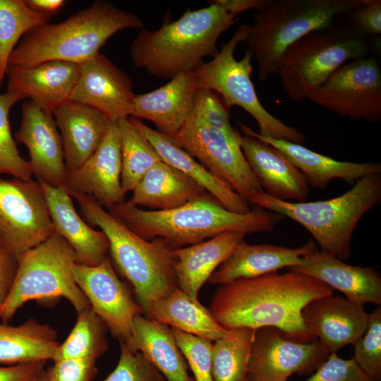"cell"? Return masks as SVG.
Here are the masks:
<instances>
[{"mask_svg": "<svg viewBox=\"0 0 381 381\" xmlns=\"http://www.w3.org/2000/svg\"><path fill=\"white\" fill-rule=\"evenodd\" d=\"M333 295L325 283L300 272H273L221 285L209 310L226 329L271 326L300 342L317 339L305 325L301 312L310 302Z\"/></svg>", "mask_w": 381, "mask_h": 381, "instance_id": "cell-1", "label": "cell"}, {"mask_svg": "<svg viewBox=\"0 0 381 381\" xmlns=\"http://www.w3.org/2000/svg\"><path fill=\"white\" fill-rule=\"evenodd\" d=\"M108 212L144 239L161 238L173 250L197 244L226 231L270 232L284 217L262 209L235 213L210 194L168 210H146L124 201Z\"/></svg>", "mask_w": 381, "mask_h": 381, "instance_id": "cell-2", "label": "cell"}, {"mask_svg": "<svg viewBox=\"0 0 381 381\" xmlns=\"http://www.w3.org/2000/svg\"><path fill=\"white\" fill-rule=\"evenodd\" d=\"M210 2L199 9L188 8L179 18L166 20L157 30H140L130 46L134 66L171 80L193 71L205 57L214 56L219 50L218 39L239 18Z\"/></svg>", "mask_w": 381, "mask_h": 381, "instance_id": "cell-3", "label": "cell"}, {"mask_svg": "<svg viewBox=\"0 0 381 381\" xmlns=\"http://www.w3.org/2000/svg\"><path fill=\"white\" fill-rule=\"evenodd\" d=\"M131 28L144 29L136 14L98 0L61 23H48L26 33L8 66H32L49 61L81 65L98 54L111 36Z\"/></svg>", "mask_w": 381, "mask_h": 381, "instance_id": "cell-4", "label": "cell"}, {"mask_svg": "<svg viewBox=\"0 0 381 381\" xmlns=\"http://www.w3.org/2000/svg\"><path fill=\"white\" fill-rule=\"evenodd\" d=\"M91 226L109 242V252L119 272L133 286L135 301L147 317L152 306L179 288L173 249L162 239L147 241L133 232L88 195L70 193Z\"/></svg>", "mask_w": 381, "mask_h": 381, "instance_id": "cell-5", "label": "cell"}, {"mask_svg": "<svg viewBox=\"0 0 381 381\" xmlns=\"http://www.w3.org/2000/svg\"><path fill=\"white\" fill-rule=\"evenodd\" d=\"M248 201L298 222L311 234L321 251L345 261L351 257L358 223L381 202V173L361 178L348 191L329 200L283 201L262 190Z\"/></svg>", "mask_w": 381, "mask_h": 381, "instance_id": "cell-6", "label": "cell"}, {"mask_svg": "<svg viewBox=\"0 0 381 381\" xmlns=\"http://www.w3.org/2000/svg\"><path fill=\"white\" fill-rule=\"evenodd\" d=\"M370 0H270L254 16L246 40L257 64L258 78L266 81L277 72L284 52L311 32L329 28L340 15Z\"/></svg>", "mask_w": 381, "mask_h": 381, "instance_id": "cell-7", "label": "cell"}, {"mask_svg": "<svg viewBox=\"0 0 381 381\" xmlns=\"http://www.w3.org/2000/svg\"><path fill=\"white\" fill-rule=\"evenodd\" d=\"M75 253L56 232L44 242L18 258V268L10 293L0 307V322L8 324L25 303L44 304L66 298L77 313L90 308L77 285L73 267Z\"/></svg>", "mask_w": 381, "mask_h": 381, "instance_id": "cell-8", "label": "cell"}, {"mask_svg": "<svg viewBox=\"0 0 381 381\" xmlns=\"http://www.w3.org/2000/svg\"><path fill=\"white\" fill-rule=\"evenodd\" d=\"M369 52L368 36L348 19L311 32L290 46L280 59L277 73L289 97L302 101L347 61L368 56Z\"/></svg>", "mask_w": 381, "mask_h": 381, "instance_id": "cell-9", "label": "cell"}, {"mask_svg": "<svg viewBox=\"0 0 381 381\" xmlns=\"http://www.w3.org/2000/svg\"><path fill=\"white\" fill-rule=\"evenodd\" d=\"M249 31V25H241L212 60L201 62L193 71L197 83L219 95L227 109L238 106L247 111L256 121L259 135L302 144L305 135L272 115L260 102L251 80V53L246 50L238 61L234 57L237 45L246 41Z\"/></svg>", "mask_w": 381, "mask_h": 381, "instance_id": "cell-10", "label": "cell"}, {"mask_svg": "<svg viewBox=\"0 0 381 381\" xmlns=\"http://www.w3.org/2000/svg\"><path fill=\"white\" fill-rule=\"evenodd\" d=\"M239 132L230 135L190 114L183 126L170 137L214 176L248 200L263 190L239 145Z\"/></svg>", "mask_w": 381, "mask_h": 381, "instance_id": "cell-11", "label": "cell"}, {"mask_svg": "<svg viewBox=\"0 0 381 381\" xmlns=\"http://www.w3.org/2000/svg\"><path fill=\"white\" fill-rule=\"evenodd\" d=\"M54 233L39 181L0 177V243L18 258Z\"/></svg>", "mask_w": 381, "mask_h": 381, "instance_id": "cell-12", "label": "cell"}, {"mask_svg": "<svg viewBox=\"0 0 381 381\" xmlns=\"http://www.w3.org/2000/svg\"><path fill=\"white\" fill-rule=\"evenodd\" d=\"M306 99L342 117L381 120V70L373 56L351 60L337 68Z\"/></svg>", "mask_w": 381, "mask_h": 381, "instance_id": "cell-13", "label": "cell"}, {"mask_svg": "<svg viewBox=\"0 0 381 381\" xmlns=\"http://www.w3.org/2000/svg\"><path fill=\"white\" fill-rule=\"evenodd\" d=\"M329 352L318 339L300 342L271 326L255 329L247 381H287L294 373L308 375L328 358Z\"/></svg>", "mask_w": 381, "mask_h": 381, "instance_id": "cell-14", "label": "cell"}, {"mask_svg": "<svg viewBox=\"0 0 381 381\" xmlns=\"http://www.w3.org/2000/svg\"><path fill=\"white\" fill-rule=\"evenodd\" d=\"M75 281L91 309L102 320L113 336L127 343L134 318L143 314L128 286L118 277L107 255L96 266L75 263Z\"/></svg>", "mask_w": 381, "mask_h": 381, "instance_id": "cell-15", "label": "cell"}, {"mask_svg": "<svg viewBox=\"0 0 381 381\" xmlns=\"http://www.w3.org/2000/svg\"><path fill=\"white\" fill-rule=\"evenodd\" d=\"M135 96L130 77L99 52L80 65L69 100L91 107L117 122L131 116Z\"/></svg>", "mask_w": 381, "mask_h": 381, "instance_id": "cell-16", "label": "cell"}, {"mask_svg": "<svg viewBox=\"0 0 381 381\" xmlns=\"http://www.w3.org/2000/svg\"><path fill=\"white\" fill-rule=\"evenodd\" d=\"M15 138L27 147L28 162L37 181L66 188L67 171L63 145L52 114L31 100L25 102Z\"/></svg>", "mask_w": 381, "mask_h": 381, "instance_id": "cell-17", "label": "cell"}, {"mask_svg": "<svg viewBox=\"0 0 381 381\" xmlns=\"http://www.w3.org/2000/svg\"><path fill=\"white\" fill-rule=\"evenodd\" d=\"M121 139L117 122L112 121L99 147L80 167L67 173L68 193L93 197L109 210L124 202L121 185Z\"/></svg>", "mask_w": 381, "mask_h": 381, "instance_id": "cell-18", "label": "cell"}, {"mask_svg": "<svg viewBox=\"0 0 381 381\" xmlns=\"http://www.w3.org/2000/svg\"><path fill=\"white\" fill-rule=\"evenodd\" d=\"M301 315L308 330L329 353L353 344L363 335L369 322L363 305L341 296L314 300L303 308Z\"/></svg>", "mask_w": 381, "mask_h": 381, "instance_id": "cell-19", "label": "cell"}, {"mask_svg": "<svg viewBox=\"0 0 381 381\" xmlns=\"http://www.w3.org/2000/svg\"><path fill=\"white\" fill-rule=\"evenodd\" d=\"M80 65L49 61L32 66H8L6 92L29 98L52 114L69 100L79 76Z\"/></svg>", "mask_w": 381, "mask_h": 381, "instance_id": "cell-20", "label": "cell"}, {"mask_svg": "<svg viewBox=\"0 0 381 381\" xmlns=\"http://www.w3.org/2000/svg\"><path fill=\"white\" fill-rule=\"evenodd\" d=\"M239 145L265 193L283 201L307 199L310 188L306 177L277 149L248 133L240 135Z\"/></svg>", "mask_w": 381, "mask_h": 381, "instance_id": "cell-21", "label": "cell"}, {"mask_svg": "<svg viewBox=\"0 0 381 381\" xmlns=\"http://www.w3.org/2000/svg\"><path fill=\"white\" fill-rule=\"evenodd\" d=\"M287 269L318 279L340 291L353 303L381 304V277L373 267L351 265L316 250L301 257L299 264Z\"/></svg>", "mask_w": 381, "mask_h": 381, "instance_id": "cell-22", "label": "cell"}, {"mask_svg": "<svg viewBox=\"0 0 381 381\" xmlns=\"http://www.w3.org/2000/svg\"><path fill=\"white\" fill-rule=\"evenodd\" d=\"M39 183L44 193L54 231L72 247L77 263L86 266L100 264L109 250L105 234L95 230L80 216L65 188Z\"/></svg>", "mask_w": 381, "mask_h": 381, "instance_id": "cell-23", "label": "cell"}, {"mask_svg": "<svg viewBox=\"0 0 381 381\" xmlns=\"http://www.w3.org/2000/svg\"><path fill=\"white\" fill-rule=\"evenodd\" d=\"M199 87L193 71L182 73L156 90L135 95L131 116L149 120L171 137L190 115Z\"/></svg>", "mask_w": 381, "mask_h": 381, "instance_id": "cell-24", "label": "cell"}, {"mask_svg": "<svg viewBox=\"0 0 381 381\" xmlns=\"http://www.w3.org/2000/svg\"><path fill=\"white\" fill-rule=\"evenodd\" d=\"M317 250L313 241L293 248L272 244L251 245L241 240L231 255L211 274L207 282L223 285L239 279L257 277L299 264L301 257Z\"/></svg>", "mask_w": 381, "mask_h": 381, "instance_id": "cell-25", "label": "cell"}, {"mask_svg": "<svg viewBox=\"0 0 381 381\" xmlns=\"http://www.w3.org/2000/svg\"><path fill=\"white\" fill-rule=\"evenodd\" d=\"M52 116L61 133L67 173L93 155L112 122L99 111L71 100L56 108Z\"/></svg>", "mask_w": 381, "mask_h": 381, "instance_id": "cell-26", "label": "cell"}, {"mask_svg": "<svg viewBox=\"0 0 381 381\" xmlns=\"http://www.w3.org/2000/svg\"><path fill=\"white\" fill-rule=\"evenodd\" d=\"M244 133L250 134L277 149L306 177L313 187L325 188L336 179L352 183L371 174L381 173L379 162H352L338 161L315 152L301 144L270 137H262L247 126L240 123Z\"/></svg>", "mask_w": 381, "mask_h": 381, "instance_id": "cell-27", "label": "cell"}, {"mask_svg": "<svg viewBox=\"0 0 381 381\" xmlns=\"http://www.w3.org/2000/svg\"><path fill=\"white\" fill-rule=\"evenodd\" d=\"M128 118L153 145L164 162L194 180L229 211L238 214H246L252 211L248 200L226 182L210 173L171 138L150 128L138 119L133 116Z\"/></svg>", "mask_w": 381, "mask_h": 381, "instance_id": "cell-28", "label": "cell"}, {"mask_svg": "<svg viewBox=\"0 0 381 381\" xmlns=\"http://www.w3.org/2000/svg\"><path fill=\"white\" fill-rule=\"evenodd\" d=\"M246 235L243 231H226L197 244L173 250L179 288L198 299L203 284Z\"/></svg>", "mask_w": 381, "mask_h": 381, "instance_id": "cell-29", "label": "cell"}, {"mask_svg": "<svg viewBox=\"0 0 381 381\" xmlns=\"http://www.w3.org/2000/svg\"><path fill=\"white\" fill-rule=\"evenodd\" d=\"M127 202L150 210H168L210 194L183 172L161 161L148 170Z\"/></svg>", "mask_w": 381, "mask_h": 381, "instance_id": "cell-30", "label": "cell"}, {"mask_svg": "<svg viewBox=\"0 0 381 381\" xmlns=\"http://www.w3.org/2000/svg\"><path fill=\"white\" fill-rule=\"evenodd\" d=\"M126 346L139 351L163 375L165 381H194L188 365L179 348L171 327L137 315L133 322Z\"/></svg>", "mask_w": 381, "mask_h": 381, "instance_id": "cell-31", "label": "cell"}, {"mask_svg": "<svg viewBox=\"0 0 381 381\" xmlns=\"http://www.w3.org/2000/svg\"><path fill=\"white\" fill-rule=\"evenodd\" d=\"M56 338L52 326L32 318L18 326L0 322V363L53 361L60 344Z\"/></svg>", "mask_w": 381, "mask_h": 381, "instance_id": "cell-32", "label": "cell"}, {"mask_svg": "<svg viewBox=\"0 0 381 381\" xmlns=\"http://www.w3.org/2000/svg\"><path fill=\"white\" fill-rule=\"evenodd\" d=\"M146 318L212 341L229 333L209 309L179 288L157 301Z\"/></svg>", "mask_w": 381, "mask_h": 381, "instance_id": "cell-33", "label": "cell"}, {"mask_svg": "<svg viewBox=\"0 0 381 381\" xmlns=\"http://www.w3.org/2000/svg\"><path fill=\"white\" fill-rule=\"evenodd\" d=\"M255 329L236 327L214 341L212 354L214 381H247L248 363Z\"/></svg>", "mask_w": 381, "mask_h": 381, "instance_id": "cell-34", "label": "cell"}, {"mask_svg": "<svg viewBox=\"0 0 381 381\" xmlns=\"http://www.w3.org/2000/svg\"><path fill=\"white\" fill-rule=\"evenodd\" d=\"M117 125L121 139V185L126 194L132 191L148 170L162 160L153 145L128 117L119 120Z\"/></svg>", "mask_w": 381, "mask_h": 381, "instance_id": "cell-35", "label": "cell"}, {"mask_svg": "<svg viewBox=\"0 0 381 381\" xmlns=\"http://www.w3.org/2000/svg\"><path fill=\"white\" fill-rule=\"evenodd\" d=\"M51 16L31 9L25 0H0V86L20 37L49 22Z\"/></svg>", "mask_w": 381, "mask_h": 381, "instance_id": "cell-36", "label": "cell"}, {"mask_svg": "<svg viewBox=\"0 0 381 381\" xmlns=\"http://www.w3.org/2000/svg\"><path fill=\"white\" fill-rule=\"evenodd\" d=\"M78 313L76 322L64 341L59 344L54 361L65 358L97 360L107 350V327L91 309Z\"/></svg>", "mask_w": 381, "mask_h": 381, "instance_id": "cell-37", "label": "cell"}, {"mask_svg": "<svg viewBox=\"0 0 381 381\" xmlns=\"http://www.w3.org/2000/svg\"><path fill=\"white\" fill-rule=\"evenodd\" d=\"M22 95L0 93V176L8 174L23 180L32 179L33 173L28 161L23 159L17 148L11 133L9 112Z\"/></svg>", "mask_w": 381, "mask_h": 381, "instance_id": "cell-38", "label": "cell"}, {"mask_svg": "<svg viewBox=\"0 0 381 381\" xmlns=\"http://www.w3.org/2000/svg\"><path fill=\"white\" fill-rule=\"evenodd\" d=\"M353 359L374 381L381 380V308L369 314L368 326L353 344Z\"/></svg>", "mask_w": 381, "mask_h": 381, "instance_id": "cell-39", "label": "cell"}, {"mask_svg": "<svg viewBox=\"0 0 381 381\" xmlns=\"http://www.w3.org/2000/svg\"><path fill=\"white\" fill-rule=\"evenodd\" d=\"M171 329L195 381H214L212 376V341L174 327Z\"/></svg>", "mask_w": 381, "mask_h": 381, "instance_id": "cell-40", "label": "cell"}, {"mask_svg": "<svg viewBox=\"0 0 381 381\" xmlns=\"http://www.w3.org/2000/svg\"><path fill=\"white\" fill-rule=\"evenodd\" d=\"M120 346L118 364L104 381H165L163 375L142 353L130 350L122 341Z\"/></svg>", "mask_w": 381, "mask_h": 381, "instance_id": "cell-41", "label": "cell"}, {"mask_svg": "<svg viewBox=\"0 0 381 381\" xmlns=\"http://www.w3.org/2000/svg\"><path fill=\"white\" fill-rule=\"evenodd\" d=\"M191 114L230 135H235L238 133L231 124L229 109L222 100L209 90L199 87L194 98Z\"/></svg>", "mask_w": 381, "mask_h": 381, "instance_id": "cell-42", "label": "cell"}, {"mask_svg": "<svg viewBox=\"0 0 381 381\" xmlns=\"http://www.w3.org/2000/svg\"><path fill=\"white\" fill-rule=\"evenodd\" d=\"M306 381H374L353 358L344 359L336 352L330 353L326 361Z\"/></svg>", "mask_w": 381, "mask_h": 381, "instance_id": "cell-43", "label": "cell"}, {"mask_svg": "<svg viewBox=\"0 0 381 381\" xmlns=\"http://www.w3.org/2000/svg\"><path fill=\"white\" fill-rule=\"evenodd\" d=\"M93 358H65L54 361L45 370L48 381H92L97 369Z\"/></svg>", "mask_w": 381, "mask_h": 381, "instance_id": "cell-44", "label": "cell"}, {"mask_svg": "<svg viewBox=\"0 0 381 381\" xmlns=\"http://www.w3.org/2000/svg\"><path fill=\"white\" fill-rule=\"evenodd\" d=\"M349 21L365 35L381 33V1L370 0L367 4L347 13Z\"/></svg>", "mask_w": 381, "mask_h": 381, "instance_id": "cell-45", "label": "cell"}, {"mask_svg": "<svg viewBox=\"0 0 381 381\" xmlns=\"http://www.w3.org/2000/svg\"><path fill=\"white\" fill-rule=\"evenodd\" d=\"M18 268V258L0 243V307L11 289Z\"/></svg>", "mask_w": 381, "mask_h": 381, "instance_id": "cell-46", "label": "cell"}, {"mask_svg": "<svg viewBox=\"0 0 381 381\" xmlns=\"http://www.w3.org/2000/svg\"><path fill=\"white\" fill-rule=\"evenodd\" d=\"M45 363L35 361L0 367V381H36L44 370Z\"/></svg>", "mask_w": 381, "mask_h": 381, "instance_id": "cell-47", "label": "cell"}, {"mask_svg": "<svg viewBox=\"0 0 381 381\" xmlns=\"http://www.w3.org/2000/svg\"><path fill=\"white\" fill-rule=\"evenodd\" d=\"M214 1L229 13L237 16L239 13L248 10L260 11L269 4L270 0H216Z\"/></svg>", "mask_w": 381, "mask_h": 381, "instance_id": "cell-48", "label": "cell"}, {"mask_svg": "<svg viewBox=\"0 0 381 381\" xmlns=\"http://www.w3.org/2000/svg\"><path fill=\"white\" fill-rule=\"evenodd\" d=\"M35 11L51 16L57 13L65 5L64 0H25Z\"/></svg>", "mask_w": 381, "mask_h": 381, "instance_id": "cell-49", "label": "cell"}, {"mask_svg": "<svg viewBox=\"0 0 381 381\" xmlns=\"http://www.w3.org/2000/svg\"><path fill=\"white\" fill-rule=\"evenodd\" d=\"M36 381H48L44 370L41 373Z\"/></svg>", "mask_w": 381, "mask_h": 381, "instance_id": "cell-50", "label": "cell"}]
</instances>
